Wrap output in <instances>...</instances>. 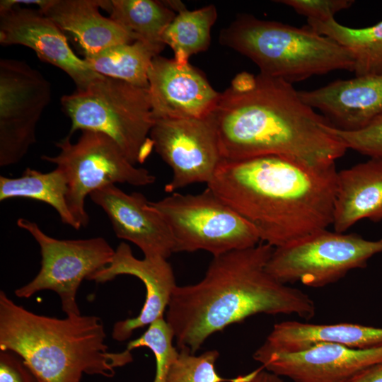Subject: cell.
Segmentation results:
<instances>
[{
	"label": "cell",
	"mask_w": 382,
	"mask_h": 382,
	"mask_svg": "<svg viewBox=\"0 0 382 382\" xmlns=\"http://www.w3.org/2000/svg\"><path fill=\"white\" fill-rule=\"evenodd\" d=\"M17 226L27 231L40 248L41 267L28 284L15 290L19 298H30L42 290L54 291L66 315L81 314L78 289L83 279L109 265L115 250L102 237L60 240L45 234L34 221L19 218Z\"/></svg>",
	"instance_id": "30bf717a"
},
{
	"label": "cell",
	"mask_w": 382,
	"mask_h": 382,
	"mask_svg": "<svg viewBox=\"0 0 382 382\" xmlns=\"http://www.w3.org/2000/svg\"><path fill=\"white\" fill-rule=\"evenodd\" d=\"M101 319L36 314L0 291V351L19 356L39 382H80L83 374L111 378L133 361L131 351L110 352Z\"/></svg>",
	"instance_id": "277c9868"
},
{
	"label": "cell",
	"mask_w": 382,
	"mask_h": 382,
	"mask_svg": "<svg viewBox=\"0 0 382 382\" xmlns=\"http://www.w3.org/2000/svg\"><path fill=\"white\" fill-rule=\"evenodd\" d=\"M233 382H285L282 377L269 371L262 366L248 374L233 378Z\"/></svg>",
	"instance_id": "1f68e13d"
},
{
	"label": "cell",
	"mask_w": 382,
	"mask_h": 382,
	"mask_svg": "<svg viewBox=\"0 0 382 382\" xmlns=\"http://www.w3.org/2000/svg\"><path fill=\"white\" fill-rule=\"evenodd\" d=\"M382 219V160L371 158L337 172L332 225L345 233L359 220Z\"/></svg>",
	"instance_id": "44dd1931"
},
{
	"label": "cell",
	"mask_w": 382,
	"mask_h": 382,
	"mask_svg": "<svg viewBox=\"0 0 382 382\" xmlns=\"http://www.w3.org/2000/svg\"><path fill=\"white\" fill-rule=\"evenodd\" d=\"M332 131L347 149L382 160V115L359 130L343 131L332 127Z\"/></svg>",
	"instance_id": "f1b7e54d"
},
{
	"label": "cell",
	"mask_w": 382,
	"mask_h": 382,
	"mask_svg": "<svg viewBox=\"0 0 382 382\" xmlns=\"http://www.w3.org/2000/svg\"><path fill=\"white\" fill-rule=\"evenodd\" d=\"M174 335L164 317L151 323L138 338L131 340L127 349L145 347L151 350L156 361V374L153 382H165L168 370L178 350L173 346Z\"/></svg>",
	"instance_id": "4316f807"
},
{
	"label": "cell",
	"mask_w": 382,
	"mask_h": 382,
	"mask_svg": "<svg viewBox=\"0 0 382 382\" xmlns=\"http://www.w3.org/2000/svg\"><path fill=\"white\" fill-rule=\"evenodd\" d=\"M299 95L335 128L356 131L382 115V74L338 79Z\"/></svg>",
	"instance_id": "ac0fdd59"
},
{
	"label": "cell",
	"mask_w": 382,
	"mask_h": 382,
	"mask_svg": "<svg viewBox=\"0 0 382 382\" xmlns=\"http://www.w3.org/2000/svg\"><path fill=\"white\" fill-rule=\"evenodd\" d=\"M89 196L108 215L116 236L135 244L144 257L168 259L175 253L168 224L143 194L110 185Z\"/></svg>",
	"instance_id": "e0dca14e"
},
{
	"label": "cell",
	"mask_w": 382,
	"mask_h": 382,
	"mask_svg": "<svg viewBox=\"0 0 382 382\" xmlns=\"http://www.w3.org/2000/svg\"><path fill=\"white\" fill-rule=\"evenodd\" d=\"M68 135L56 143L60 151L41 158L54 163L66 176L67 204L81 227L88 224L85 199L93 191L115 183L146 186L156 177L148 170L137 168L127 158L118 144L101 132L85 130L76 143Z\"/></svg>",
	"instance_id": "ba28073f"
},
{
	"label": "cell",
	"mask_w": 382,
	"mask_h": 382,
	"mask_svg": "<svg viewBox=\"0 0 382 382\" xmlns=\"http://www.w3.org/2000/svg\"><path fill=\"white\" fill-rule=\"evenodd\" d=\"M149 136L154 149L172 170L166 192L197 183L207 185L223 160L212 115L156 120Z\"/></svg>",
	"instance_id": "7c38bea8"
},
{
	"label": "cell",
	"mask_w": 382,
	"mask_h": 382,
	"mask_svg": "<svg viewBox=\"0 0 382 382\" xmlns=\"http://www.w3.org/2000/svg\"><path fill=\"white\" fill-rule=\"evenodd\" d=\"M335 166L320 168L264 156L222 160L209 187L256 230L261 242L286 246L332 224Z\"/></svg>",
	"instance_id": "7a4b0ae2"
},
{
	"label": "cell",
	"mask_w": 382,
	"mask_h": 382,
	"mask_svg": "<svg viewBox=\"0 0 382 382\" xmlns=\"http://www.w3.org/2000/svg\"><path fill=\"white\" fill-rule=\"evenodd\" d=\"M382 252V239L369 241L356 233L327 229L292 244L274 248L267 271L283 284L324 287L349 271L363 268Z\"/></svg>",
	"instance_id": "9c48e42d"
},
{
	"label": "cell",
	"mask_w": 382,
	"mask_h": 382,
	"mask_svg": "<svg viewBox=\"0 0 382 382\" xmlns=\"http://www.w3.org/2000/svg\"><path fill=\"white\" fill-rule=\"evenodd\" d=\"M177 13L164 31L162 42L171 47L176 62L185 64L190 56L208 49L217 11L213 4L193 11L184 5Z\"/></svg>",
	"instance_id": "484cf974"
},
{
	"label": "cell",
	"mask_w": 382,
	"mask_h": 382,
	"mask_svg": "<svg viewBox=\"0 0 382 382\" xmlns=\"http://www.w3.org/2000/svg\"><path fill=\"white\" fill-rule=\"evenodd\" d=\"M257 361L294 382H347L365 369L382 364V346L357 349L322 343L299 352L272 353Z\"/></svg>",
	"instance_id": "2e32d148"
},
{
	"label": "cell",
	"mask_w": 382,
	"mask_h": 382,
	"mask_svg": "<svg viewBox=\"0 0 382 382\" xmlns=\"http://www.w3.org/2000/svg\"><path fill=\"white\" fill-rule=\"evenodd\" d=\"M219 357L217 350L206 351L195 355L188 349H178L165 382H233V378L221 377L215 364Z\"/></svg>",
	"instance_id": "83f0119b"
},
{
	"label": "cell",
	"mask_w": 382,
	"mask_h": 382,
	"mask_svg": "<svg viewBox=\"0 0 382 382\" xmlns=\"http://www.w3.org/2000/svg\"><path fill=\"white\" fill-rule=\"evenodd\" d=\"M0 43L21 45L35 51L43 62L58 67L83 90L103 76L93 71L69 45L64 33L40 9L18 5L0 12Z\"/></svg>",
	"instance_id": "5bb4252c"
},
{
	"label": "cell",
	"mask_w": 382,
	"mask_h": 382,
	"mask_svg": "<svg viewBox=\"0 0 382 382\" xmlns=\"http://www.w3.org/2000/svg\"><path fill=\"white\" fill-rule=\"evenodd\" d=\"M161 52L154 46L137 40L112 45L83 59L93 71L103 76L148 89L149 70L153 59Z\"/></svg>",
	"instance_id": "603a6c76"
},
{
	"label": "cell",
	"mask_w": 382,
	"mask_h": 382,
	"mask_svg": "<svg viewBox=\"0 0 382 382\" xmlns=\"http://www.w3.org/2000/svg\"><path fill=\"white\" fill-rule=\"evenodd\" d=\"M68 185L64 173L56 168L42 173L27 168L20 177L0 176V201L28 198L46 203L58 213L62 223L79 230V225L67 204Z\"/></svg>",
	"instance_id": "7402d4cb"
},
{
	"label": "cell",
	"mask_w": 382,
	"mask_h": 382,
	"mask_svg": "<svg viewBox=\"0 0 382 382\" xmlns=\"http://www.w3.org/2000/svg\"><path fill=\"white\" fill-rule=\"evenodd\" d=\"M148 80L154 120L208 117L221 96L189 62L179 63L160 55L152 60Z\"/></svg>",
	"instance_id": "4fadbf2b"
},
{
	"label": "cell",
	"mask_w": 382,
	"mask_h": 382,
	"mask_svg": "<svg viewBox=\"0 0 382 382\" xmlns=\"http://www.w3.org/2000/svg\"><path fill=\"white\" fill-rule=\"evenodd\" d=\"M50 100V83L39 71L1 59L0 166L18 163L36 142V125Z\"/></svg>",
	"instance_id": "8fae6325"
},
{
	"label": "cell",
	"mask_w": 382,
	"mask_h": 382,
	"mask_svg": "<svg viewBox=\"0 0 382 382\" xmlns=\"http://www.w3.org/2000/svg\"><path fill=\"white\" fill-rule=\"evenodd\" d=\"M212 116L225 161L278 156L324 168L347 150L292 84L260 73L237 74Z\"/></svg>",
	"instance_id": "6da1fadb"
},
{
	"label": "cell",
	"mask_w": 382,
	"mask_h": 382,
	"mask_svg": "<svg viewBox=\"0 0 382 382\" xmlns=\"http://www.w3.org/2000/svg\"><path fill=\"white\" fill-rule=\"evenodd\" d=\"M308 27L328 36L352 54L356 76L382 74V21L372 26L353 28L335 18L322 22L308 20Z\"/></svg>",
	"instance_id": "cb8c5ba5"
},
{
	"label": "cell",
	"mask_w": 382,
	"mask_h": 382,
	"mask_svg": "<svg viewBox=\"0 0 382 382\" xmlns=\"http://www.w3.org/2000/svg\"><path fill=\"white\" fill-rule=\"evenodd\" d=\"M322 343L357 349L381 347L382 328L349 323L313 324L296 320L282 321L273 326L253 357L257 361L272 353L299 352Z\"/></svg>",
	"instance_id": "d6986e66"
},
{
	"label": "cell",
	"mask_w": 382,
	"mask_h": 382,
	"mask_svg": "<svg viewBox=\"0 0 382 382\" xmlns=\"http://www.w3.org/2000/svg\"><path fill=\"white\" fill-rule=\"evenodd\" d=\"M219 42L252 60L260 74L291 84L335 70L354 71L346 48L308 25L241 14L221 31Z\"/></svg>",
	"instance_id": "5b68a950"
},
{
	"label": "cell",
	"mask_w": 382,
	"mask_h": 382,
	"mask_svg": "<svg viewBox=\"0 0 382 382\" xmlns=\"http://www.w3.org/2000/svg\"><path fill=\"white\" fill-rule=\"evenodd\" d=\"M0 382H39L23 359L11 351H0Z\"/></svg>",
	"instance_id": "4dcf8cb0"
},
{
	"label": "cell",
	"mask_w": 382,
	"mask_h": 382,
	"mask_svg": "<svg viewBox=\"0 0 382 382\" xmlns=\"http://www.w3.org/2000/svg\"><path fill=\"white\" fill-rule=\"evenodd\" d=\"M111 1L49 0L40 9L64 33L75 38L84 56L93 55L112 45L137 41L133 35L99 8L110 11Z\"/></svg>",
	"instance_id": "ffe728a7"
},
{
	"label": "cell",
	"mask_w": 382,
	"mask_h": 382,
	"mask_svg": "<svg viewBox=\"0 0 382 382\" xmlns=\"http://www.w3.org/2000/svg\"><path fill=\"white\" fill-rule=\"evenodd\" d=\"M347 382H382V364L365 369Z\"/></svg>",
	"instance_id": "d6a6232c"
},
{
	"label": "cell",
	"mask_w": 382,
	"mask_h": 382,
	"mask_svg": "<svg viewBox=\"0 0 382 382\" xmlns=\"http://www.w3.org/2000/svg\"><path fill=\"white\" fill-rule=\"evenodd\" d=\"M61 104L71 122L70 137L77 130L105 134L134 166L143 163L154 149L149 135L155 120L147 88L103 76L63 96Z\"/></svg>",
	"instance_id": "8992f818"
},
{
	"label": "cell",
	"mask_w": 382,
	"mask_h": 382,
	"mask_svg": "<svg viewBox=\"0 0 382 382\" xmlns=\"http://www.w3.org/2000/svg\"><path fill=\"white\" fill-rule=\"evenodd\" d=\"M149 204L168 224L175 253L205 250L217 256L261 243L255 228L207 187L195 195L173 192Z\"/></svg>",
	"instance_id": "52a82bcc"
},
{
	"label": "cell",
	"mask_w": 382,
	"mask_h": 382,
	"mask_svg": "<svg viewBox=\"0 0 382 382\" xmlns=\"http://www.w3.org/2000/svg\"><path fill=\"white\" fill-rule=\"evenodd\" d=\"M167 260L146 257L137 259L130 246L122 242L115 250L111 262L88 278L96 283H105L119 275H132L145 286V301L139 314L114 324L112 336L115 340L125 341L137 329L149 326L163 317L177 286L173 268Z\"/></svg>",
	"instance_id": "9a60e30c"
},
{
	"label": "cell",
	"mask_w": 382,
	"mask_h": 382,
	"mask_svg": "<svg viewBox=\"0 0 382 382\" xmlns=\"http://www.w3.org/2000/svg\"><path fill=\"white\" fill-rule=\"evenodd\" d=\"M274 248L261 242L214 256L202 280L175 287L166 320L179 349L195 354L212 335L256 314L315 316L309 295L267 271Z\"/></svg>",
	"instance_id": "3957f363"
},
{
	"label": "cell",
	"mask_w": 382,
	"mask_h": 382,
	"mask_svg": "<svg viewBox=\"0 0 382 382\" xmlns=\"http://www.w3.org/2000/svg\"><path fill=\"white\" fill-rule=\"evenodd\" d=\"M110 18L140 40L159 49L162 35L176 13L164 2L154 0H111Z\"/></svg>",
	"instance_id": "d4e9b609"
},
{
	"label": "cell",
	"mask_w": 382,
	"mask_h": 382,
	"mask_svg": "<svg viewBox=\"0 0 382 382\" xmlns=\"http://www.w3.org/2000/svg\"><path fill=\"white\" fill-rule=\"evenodd\" d=\"M291 7L308 20L325 22L334 18L337 12L349 8L352 0H282L277 1Z\"/></svg>",
	"instance_id": "f546056e"
}]
</instances>
